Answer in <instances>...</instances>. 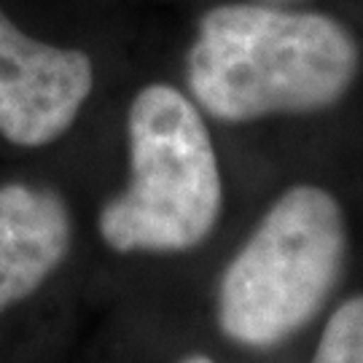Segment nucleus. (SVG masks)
<instances>
[{
  "mask_svg": "<svg viewBox=\"0 0 363 363\" xmlns=\"http://www.w3.org/2000/svg\"><path fill=\"white\" fill-rule=\"evenodd\" d=\"M94 86L91 60L25 35L0 11V135L25 148L62 138Z\"/></svg>",
  "mask_w": 363,
  "mask_h": 363,
  "instance_id": "20e7f679",
  "label": "nucleus"
},
{
  "mask_svg": "<svg viewBox=\"0 0 363 363\" xmlns=\"http://www.w3.org/2000/svg\"><path fill=\"white\" fill-rule=\"evenodd\" d=\"M310 363H363V296L334 310Z\"/></svg>",
  "mask_w": 363,
  "mask_h": 363,
  "instance_id": "423d86ee",
  "label": "nucleus"
},
{
  "mask_svg": "<svg viewBox=\"0 0 363 363\" xmlns=\"http://www.w3.org/2000/svg\"><path fill=\"white\" fill-rule=\"evenodd\" d=\"M358 70V40L342 22L259 3H220L202 13L186 60L196 105L234 124L328 111Z\"/></svg>",
  "mask_w": 363,
  "mask_h": 363,
  "instance_id": "f257e3e1",
  "label": "nucleus"
},
{
  "mask_svg": "<svg viewBox=\"0 0 363 363\" xmlns=\"http://www.w3.org/2000/svg\"><path fill=\"white\" fill-rule=\"evenodd\" d=\"M345 250L347 232L337 199L320 186L288 189L220 277V331L256 350L286 342L334 291Z\"/></svg>",
  "mask_w": 363,
  "mask_h": 363,
  "instance_id": "7ed1b4c3",
  "label": "nucleus"
},
{
  "mask_svg": "<svg viewBox=\"0 0 363 363\" xmlns=\"http://www.w3.org/2000/svg\"><path fill=\"white\" fill-rule=\"evenodd\" d=\"M70 247V213L54 191L0 186V312L30 296L62 264Z\"/></svg>",
  "mask_w": 363,
  "mask_h": 363,
  "instance_id": "39448f33",
  "label": "nucleus"
},
{
  "mask_svg": "<svg viewBox=\"0 0 363 363\" xmlns=\"http://www.w3.org/2000/svg\"><path fill=\"white\" fill-rule=\"evenodd\" d=\"M181 363H216V361L208 358V355H189V358H183Z\"/></svg>",
  "mask_w": 363,
  "mask_h": 363,
  "instance_id": "0eeeda50",
  "label": "nucleus"
},
{
  "mask_svg": "<svg viewBox=\"0 0 363 363\" xmlns=\"http://www.w3.org/2000/svg\"><path fill=\"white\" fill-rule=\"evenodd\" d=\"M127 132L132 178L100 213L103 240L121 253H178L205 242L223 186L196 105L169 84H151L135 94Z\"/></svg>",
  "mask_w": 363,
  "mask_h": 363,
  "instance_id": "f03ea898",
  "label": "nucleus"
}]
</instances>
